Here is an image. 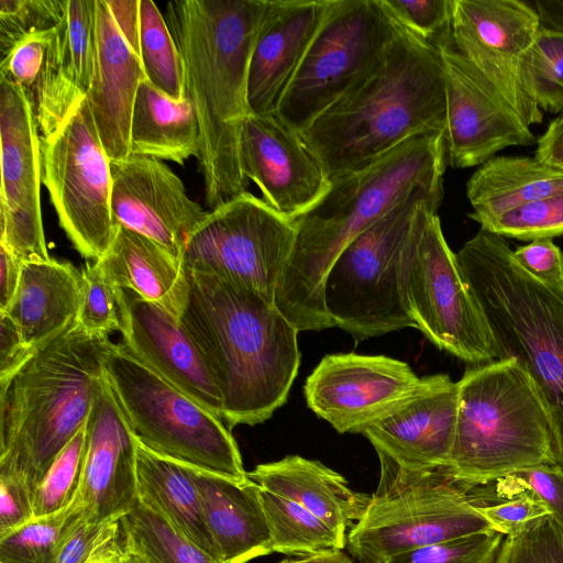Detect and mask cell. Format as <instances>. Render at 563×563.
Wrapping results in <instances>:
<instances>
[{
  "instance_id": "53",
  "label": "cell",
  "mask_w": 563,
  "mask_h": 563,
  "mask_svg": "<svg viewBox=\"0 0 563 563\" xmlns=\"http://www.w3.org/2000/svg\"><path fill=\"white\" fill-rule=\"evenodd\" d=\"M106 2L119 31L140 57V0H106Z\"/></svg>"
},
{
  "instance_id": "4",
  "label": "cell",
  "mask_w": 563,
  "mask_h": 563,
  "mask_svg": "<svg viewBox=\"0 0 563 563\" xmlns=\"http://www.w3.org/2000/svg\"><path fill=\"white\" fill-rule=\"evenodd\" d=\"M395 22L396 35L371 74L300 132L330 181L417 135L445 134V82L439 53Z\"/></svg>"
},
{
  "instance_id": "56",
  "label": "cell",
  "mask_w": 563,
  "mask_h": 563,
  "mask_svg": "<svg viewBox=\"0 0 563 563\" xmlns=\"http://www.w3.org/2000/svg\"><path fill=\"white\" fill-rule=\"evenodd\" d=\"M533 7L541 29L563 32V0H536Z\"/></svg>"
},
{
  "instance_id": "8",
  "label": "cell",
  "mask_w": 563,
  "mask_h": 563,
  "mask_svg": "<svg viewBox=\"0 0 563 563\" xmlns=\"http://www.w3.org/2000/svg\"><path fill=\"white\" fill-rule=\"evenodd\" d=\"M103 368L130 428L143 446L232 481L249 478L224 421L156 374L122 342L110 344Z\"/></svg>"
},
{
  "instance_id": "34",
  "label": "cell",
  "mask_w": 563,
  "mask_h": 563,
  "mask_svg": "<svg viewBox=\"0 0 563 563\" xmlns=\"http://www.w3.org/2000/svg\"><path fill=\"white\" fill-rule=\"evenodd\" d=\"M260 497L272 538L273 552L307 555L343 549L346 537L301 505L261 487Z\"/></svg>"
},
{
  "instance_id": "16",
  "label": "cell",
  "mask_w": 563,
  "mask_h": 563,
  "mask_svg": "<svg viewBox=\"0 0 563 563\" xmlns=\"http://www.w3.org/2000/svg\"><path fill=\"white\" fill-rule=\"evenodd\" d=\"M38 132L21 87L0 78V243L22 263L51 260L41 209Z\"/></svg>"
},
{
  "instance_id": "26",
  "label": "cell",
  "mask_w": 563,
  "mask_h": 563,
  "mask_svg": "<svg viewBox=\"0 0 563 563\" xmlns=\"http://www.w3.org/2000/svg\"><path fill=\"white\" fill-rule=\"evenodd\" d=\"M190 471L221 563H247L271 554L261 487L250 478L236 482L194 466Z\"/></svg>"
},
{
  "instance_id": "1",
  "label": "cell",
  "mask_w": 563,
  "mask_h": 563,
  "mask_svg": "<svg viewBox=\"0 0 563 563\" xmlns=\"http://www.w3.org/2000/svg\"><path fill=\"white\" fill-rule=\"evenodd\" d=\"M268 0H175L165 20L178 48L184 95L199 125L197 156L212 210L247 191L240 162L250 62Z\"/></svg>"
},
{
  "instance_id": "3",
  "label": "cell",
  "mask_w": 563,
  "mask_h": 563,
  "mask_svg": "<svg viewBox=\"0 0 563 563\" xmlns=\"http://www.w3.org/2000/svg\"><path fill=\"white\" fill-rule=\"evenodd\" d=\"M179 322L214 378L223 421L254 426L282 407L298 374V330L276 305L243 285L186 271Z\"/></svg>"
},
{
  "instance_id": "42",
  "label": "cell",
  "mask_w": 563,
  "mask_h": 563,
  "mask_svg": "<svg viewBox=\"0 0 563 563\" xmlns=\"http://www.w3.org/2000/svg\"><path fill=\"white\" fill-rule=\"evenodd\" d=\"M66 0H0V54L4 58L31 34L60 25Z\"/></svg>"
},
{
  "instance_id": "39",
  "label": "cell",
  "mask_w": 563,
  "mask_h": 563,
  "mask_svg": "<svg viewBox=\"0 0 563 563\" xmlns=\"http://www.w3.org/2000/svg\"><path fill=\"white\" fill-rule=\"evenodd\" d=\"M86 457V424L57 455L33 493L34 516L57 514L73 504L80 489Z\"/></svg>"
},
{
  "instance_id": "9",
  "label": "cell",
  "mask_w": 563,
  "mask_h": 563,
  "mask_svg": "<svg viewBox=\"0 0 563 563\" xmlns=\"http://www.w3.org/2000/svg\"><path fill=\"white\" fill-rule=\"evenodd\" d=\"M380 476L346 545L360 563H386L417 548L492 529L443 467L409 470L376 450Z\"/></svg>"
},
{
  "instance_id": "25",
  "label": "cell",
  "mask_w": 563,
  "mask_h": 563,
  "mask_svg": "<svg viewBox=\"0 0 563 563\" xmlns=\"http://www.w3.org/2000/svg\"><path fill=\"white\" fill-rule=\"evenodd\" d=\"M145 79L140 57L119 31L106 0H96L93 74L85 98L111 161L131 155L132 111Z\"/></svg>"
},
{
  "instance_id": "28",
  "label": "cell",
  "mask_w": 563,
  "mask_h": 563,
  "mask_svg": "<svg viewBox=\"0 0 563 563\" xmlns=\"http://www.w3.org/2000/svg\"><path fill=\"white\" fill-rule=\"evenodd\" d=\"M0 78L21 87L41 136L52 134L85 97L66 79L59 26L29 35L0 62Z\"/></svg>"
},
{
  "instance_id": "49",
  "label": "cell",
  "mask_w": 563,
  "mask_h": 563,
  "mask_svg": "<svg viewBox=\"0 0 563 563\" xmlns=\"http://www.w3.org/2000/svg\"><path fill=\"white\" fill-rule=\"evenodd\" d=\"M404 27L435 45L451 34L453 0H382Z\"/></svg>"
},
{
  "instance_id": "55",
  "label": "cell",
  "mask_w": 563,
  "mask_h": 563,
  "mask_svg": "<svg viewBox=\"0 0 563 563\" xmlns=\"http://www.w3.org/2000/svg\"><path fill=\"white\" fill-rule=\"evenodd\" d=\"M22 262L0 243V311H7L19 287Z\"/></svg>"
},
{
  "instance_id": "18",
  "label": "cell",
  "mask_w": 563,
  "mask_h": 563,
  "mask_svg": "<svg viewBox=\"0 0 563 563\" xmlns=\"http://www.w3.org/2000/svg\"><path fill=\"white\" fill-rule=\"evenodd\" d=\"M420 378L384 355H325L305 384L308 407L340 433H362L417 388Z\"/></svg>"
},
{
  "instance_id": "2",
  "label": "cell",
  "mask_w": 563,
  "mask_h": 563,
  "mask_svg": "<svg viewBox=\"0 0 563 563\" xmlns=\"http://www.w3.org/2000/svg\"><path fill=\"white\" fill-rule=\"evenodd\" d=\"M446 163L443 133L417 135L369 165L331 181L323 198L295 220L296 240L275 305L298 331L335 327L323 292L340 253L417 190L444 194Z\"/></svg>"
},
{
  "instance_id": "35",
  "label": "cell",
  "mask_w": 563,
  "mask_h": 563,
  "mask_svg": "<svg viewBox=\"0 0 563 563\" xmlns=\"http://www.w3.org/2000/svg\"><path fill=\"white\" fill-rule=\"evenodd\" d=\"M120 525L122 540L147 563H219L139 500Z\"/></svg>"
},
{
  "instance_id": "12",
  "label": "cell",
  "mask_w": 563,
  "mask_h": 563,
  "mask_svg": "<svg viewBox=\"0 0 563 563\" xmlns=\"http://www.w3.org/2000/svg\"><path fill=\"white\" fill-rule=\"evenodd\" d=\"M439 205H420L402 274L407 310L434 345L470 364L498 360L486 319L462 277L437 214Z\"/></svg>"
},
{
  "instance_id": "54",
  "label": "cell",
  "mask_w": 563,
  "mask_h": 563,
  "mask_svg": "<svg viewBox=\"0 0 563 563\" xmlns=\"http://www.w3.org/2000/svg\"><path fill=\"white\" fill-rule=\"evenodd\" d=\"M534 157L544 165L563 172V111L537 140Z\"/></svg>"
},
{
  "instance_id": "15",
  "label": "cell",
  "mask_w": 563,
  "mask_h": 563,
  "mask_svg": "<svg viewBox=\"0 0 563 563\" xmlns=\"http://www.w3.org/2000/svg\"><path fill=\"white\" fill-rule=\"evenodd\" d=\"M533 4L521 0H453L451 41L530 126L543 114L529 95L522 60L539 32Z\"/></svg>"
},
{
  "instance_id": "14",
  "label": "cell",
  "mask_w": 563,
  "mask_h": 563,
  "mask_svg": "<svg viewBox=\"0 0 563 563\" xmlns=\"http://www.w3.org/2000/svg\"><path fill=\"white\" fill-rule=\"evenodd\" d=\"M296 233L295 220L245 191L207 212L181 262L186 271L243 285L275 303Z\"/></svg>"
},
{
  "instance_id": "29",
  "label": "cell",
  "mask_w": 563,
  "mask_h": 563,
  "mask_svg": "<svg viewBox=\"0 0 563 563\" xmlns=\"http://www.w3.org/2000/svg\"><path fill=\"white\" fill-rule=\"evenodd\" d=\"M80 288V272L69 262L22 263L18 290L4 312L35 352L76 320Z\"/></svg>"
},
{
  "instance_id": "52",
  "label": "cell",
  "mask_w": 563,
  "mask_h": 563,
  "mask_svg": "<svg viewBox=\"0 0 563 563\" xmlns=\"http://www.w3.org/2000/svg\"><path fill=\"white\" fill-rule=\"evenodd\" d=\"M33 354L14 321L7 312L0 311V391L10 386Z\"/></svg>"
},
{
  "instance_id": "5",
  "label": "cell",
  "mask_w": 563,
  "mask_h": 563,
  "mask_svg": "<svg viewBox=\"0 0 563 563\" xmlns=\"http://www.w3.org/2000/svg\"><path fill=\"white\" fill-rule=\"evenodd\" d=\"M111 343L75 320L34 352L0 391V470L23 475L34 492L86 424Z\"/></svg>"
},
{
  "instance_id": "23",
  "label": "cell",
  "mask_w": 563,
  "mask_h": 563,
  "mask_svg": "<svg viewBox=\"0 0 563 563\" xmlns=\"http://www.w3.org/2000/svg\"><path fill=\"white\" fill-rule=\"evenodd\" d=\"M136 444L104 375L86 421V457L77 495L90 518H122L137 501Z\"/></svg>"
},
{
  "instance_id": "27",
  "label": "cell",
  "mask_w": 563,
  "mask_h": 563,
  "mask_svg": "<svg viewBox=\"0 0 563 563\" xmlns=\"http://www.w3.org/2000/svg\"><path fill=\"white\" fill-rule=\"evenodd\" d=\"M247 476L260 487L301 505L342 536L363 517L372 499L351 489L338 472L299 455L258 464Z\"/></svg>"
},
{
  "instance_id": "45",
  "label": "cell",
  "mask_w": 563,
  "mask_h": 563,
  "mask_svg": "<svg viewBox=\"0 0 563 563\" xmlns=\"http://www.w3.org/2000/svg\"><path fill=\"white\" fill-rule=\"evenodd\" d=\"M121 518H90L76 497L70 517L53 563H89L120 537Z\"/></svg>"
},
{
  "instance_id": "51",
  "label": "cell",
  "mask_w": 563,
  "mask_h": 563,
  "mask_svg": "<svg viewBox=\"0 0 563 563\" xmlns=\"http://www.w3.org/2000/svg\"><path fill=\"white\" fill-rule=\"evenodd\" d=\"M518 264L538 280L563 289V252L552 239L531 241L514 251Z\"/></svg>"
},
{
  "instance_id": "20",
  "label": "cell",
  "mask_w": 563,
  "mask_h": 563,
  "mask_svg": "<svg viewBox=\"0 0 563 563\" xmlns=\"http://www.w3.org/2000/svg\"><path fill=\"white\" fill-rule=\"evenodd\" d=\"M115 225L142 234L181 261L185 245L207 212L161 159L131 154L110 162Z\"/></svg>"
},
{
  "instance_id": "57",
  "label": "cell",
  "mask_w": 563,
  "mask_h": 563,
  "mask_svg": "<svg viewBox=\"0 0 563 563\" xmlns=\"http://www.w3.org/2000/svg\"><path fill=\"white\" fill-rule=\"evenodd\" d=\"M278 563H353V561L341 549H333L294 559H285Z\"/></svg>"
},
{
  "instance_id": "7",
  "label": "cell",
  "mask_w": 563,
  "mask_h": 563,
  "mask_svg": "<svg viewBox=\"0 0 563 563\" xmlns=\"http://www.w3.org/2000/svg\"><path fill=\"white\" fill-rule=\"evenodd\" d=\"M455 255L494 338L498 360L518 362L550 410L563 468V289L531 276L504 238L483 228Z\"/></svg>"
},
{
  "instance_id": "41",
  "label": "cell",
  "mask_w": 563,
  "mask_h": 563,
  "mask_svg": "<svg viewBox=\"0 0 563 563\" xmlns=\"http://www.w3.org/2000/svg\"><path fill=\"white\" fill-rule=\"evenodd\" d=\"M479 224L503 238L522 241L563 235V192L527 202Z\"/></svg>"
},
{
  "instance_id": "59",
  "label": "cell",
  "mask_w": 563,
  "mask_h": 563,
  "mask_svg": "<svg viewBox=\"0 0 563 563\" xmlns=\"http://www.w3.org/2000/svg\"><path fill=\"white\" fill-rule=\"evenodd\" d=\"M119 563H147L144 558L123 540L120 542Z\"/></svg>"
},
{
  "instance_id": "31",
  "label": "cell",
  "mask_w": 563,
  "mask_h": 563,
  "mask_svg": "<svg viewBox=\"0 0 563 563\" xmlns=\"http://www.w3.org/2000/svg\"><path fill=\"white\" fill-rule=\"evenodd\" d=\"M137 500L166 519L179 533L221 563L209 533L190 465L136 444Z\"/></svg>"
},
{
  "instance_id": "30",
  "label": "cell",
  "mask_w": 563,
  "mask_h": 563,
  "mask_svg": "<svg viewBox=\"0 0 563 563\" xmlns=\"http://www.w3.org/2000/svg\"><path fill=\"white\" fill-rule=\"evenodd\" d=\"M113 241L96 261L117 288H128L180 318L189 291L183 262L153 240L115 225Z\"/></svg>"
},
{
  "instance_id": "44",
  "label": "cell",
  "mask_w": 563,
  "mask_h": 563,
  "mask_svg": "<svg viewBox=\"0 0 563 563\" xmlns=\"http://www.w3.org/2000/svg\"><path fill=\"white\" fill-rule=\"evenodd\" d=\"M481 486L499 498L517 494L536 498L549 508L553 519L563 528V468L560 465L523 468Z\"/></svg>"
},
{
  "instance_id": "21",
  "label": "cell",
  "mask_w": 563,
  "mask_h": 563,
  "mask_svg": "<svg viewBox=\"0 0 563 563\" xmlns=\"http://www.w3.org/2000/svg\"><path fill=\"white\" fill-rule=\"evenodd\" d=\"M115 299L122 343L156 374L222 419L221 391L179 319L128 288L117 287Z\"/></svg>"
},
{
  "instance_id": "47",
  "label": "cell",
  "mask_w": 563,
  "mask_h": 563,
  "mask_svg": "<svg viewBox=\"0 0 563 563\" xmlns=\"http://www.w3.org/2000/svg\"><path fill=\"white\" fill-rule=\"evenodd\" d=\"M81 288L76 320L90 334L109 335L120 330L115 287L96 262L87 261L80 271Z\"/></svg>"
},
{
  "instance_id": "22",
  "label": "cell",
  "mask_w": 563,
  "mask_h": 563,
  "mask_svg": "<svg viewBox=\"0 0 563 563\" xmlns=\"http://www.w3.org/2000/svg\"><path fill=\"white\" fill-rule=\"evenodd\" d=\"M457 411V382L445 374L423 376L408 398L362 434L406 468L435 470L448 464Z\"/></svg>"
},
{
  "instance_id": "36",
  "label": "cell",
  "mask_w": 563,
  "mask_h": 563,
  "mask_svg": "<svg viewBox=\"0 0 563 563\" xmlns=\"http://www.w3.org/2000/svg\"><path fill=\"white\" fill-rule=\"evenodd\" d=\"M140 60L146 79L174 99L184 96L181 59L166 23L152 0H140Z\"/></svg>"
},
{
  "instance_id": "24",
  "label": "cell",
  "mask_w": 563,
  "mask_h": 563,
  "mask_svg": "<svg viewBox=\"0 0 563 563\" xmlns=\"http://www.w3.org/2000/svg\"><path fill=\"white\" fill-rule=\"evenodd\" d=\"M333 0H268L247 82L251 113H275Z\"/></svg>"
},
{
  "instance_id": "40",
  "label": "cell",
  "mask_w": 563,
  "mask_h": 563,
  "mask_svg": "<svg viewBox=\"0 0 563 563\" xmlns=\"http://www.w3.org/2000/svg\"><path fill=\"white\" fill-rule=\"evenodd\" d=\"M76 498L62 511L37 517L0 537V563H53Z\"/></svg>"
},
{
  "instance_id": "58",
  "label": "cell",
  "mask_w": 563,
  "mask_h": 563,
  "mask_svg": "<svg viewBox=\"0 0 563 563\" xmlns=\"http://www.w3.org/2000/svg\"><path fill=\"white\" fill-rule=\"evenodd\" d=\"M120 541L119 538L103 549L89 563H119Z\"/></svg>"
},
{
  "instance_id": "50",
  "label": "cell",
  "mask_w": 563,
  "mask_h": 563,
  "mask_svg": "<svg viewBox=\"0 0 563 563\" xmlns=\"http://www.w3.org/2000/svg\"><path fill=\"white\" fill-rule=\"evenodd\" d=\"M33 493L23 475L0 470V537L35 518Z\"/></svg>"
},
{
  "instance_id": "32",
  "label": "cell",
  "mask_w": 563,
  "mask_h": 563,
  "mask_svg": "<svg viewBox=\"0 0 563 563\" xmlns=\"http://www.w3.org/2000/svg\"><path fill=\"white\" fill-rule=\"evenodd\" d=\"M131 154L183 165L198 156L200 133L189 99H174L147 79L137 89L130 126Z\"/></svg>"
},
{
  "instance_id": "17",
  "label": "cell",
  "mask_w": 563,
  "mask_h": 563,
  "mask_svg": "<svg viewBox=\"0 0 563 563\" xmlns=\"http://www.w3.org/2000/svg\"><path fill=\"white\" fill-rule=\"evenodd\" d=\"M444 74L446 162L479 166L508 146L536 142L530 126L497 88L453 45L451 34L434 45Z\"/></svg>"
},
{
  "instance_id": "43",
  "label": "cell",
  "mask_w": 563,
  "mask_h": 563,
  "mask_svg": "<svg viewBox=\"0 0 563 563\" xmlns=\"http://www.w3.org/2000/svg\"><path fill=\"white\" fill-rule=\"evenodd\" d=\"M503 537L483 530L397 554L386 563H495Z\"/></svg>"
},
{
  "instance_id": "11",
  "label": "cell",
  "mask_w": 563,
  "mask_h": 563,
  "mask_svg": "<svg viewBox=\"0 0 563 563\" xmlns=\"http://www.w3.org/2000/svg\"><path fill=\"white\" fill-rule=\"evenodd\" d=\"M396 30L382 0H333L275 113L302 132L371 74Z\"/></svg>"
},
{
  "instance_id": "46",
  "label": "cell",
  "mask_w": 563,
  "mask_h": 563,
  "mask_svg": "<svg viewBox=\"0 0 563 563\" xmlns=\"http://www.w3.org/2000/svg\"><path fill=\"white\" fill-rule=\"evenodd\" d=\"M495 563H563V528L548 516L506 536Z\"/></svg>"
},
{
  "instance_id": "10",
  "label": "cell",
  "mask_w": 563,
  "mask_h": 563,
  "mask_svg": "<svg viewBox=\"0 0 563 563\" xmlns=\"http://www.w3.org/2000/svg\"><path fill=\"white\" fill-rule=\"evenodd\" d=\"M442 198L417 190L361 232L333 263L324 306L335 327L355 341L416 328L404 299V265L420 205L440 206Z\"/></svg>"
},
{
  "instance_id": "48",
  "label": "cell",
  "mask_w": 563,
  "mask_h": 563,
  "mask_svg": "<svg viewBox=\"0 0 563 563\" xmlns=\"http://www.w3.org/2000/svg\"><path fill=\"white\" fill-rule=\"evenodd\" d=\"M468 500L489 522L493 530L511 536L534 520L552 516L549 508L527 494L499 498L486 493L482 486L466 490Z\"/></svg>"
},
{
  "instance_id": "19",
  "label": "cell",
  "mask_w": 563,
  "mask_h": 563,
  "mask_svg": "<svg viewBox=\"0 0 563 563\" xmlns=\"http://www.w3.org/2000/svg\"><path fill=\"white\" fill-rule=\"evenodd\" d=\"M244 178L260 189L275 211L296 220L329 191L331 181L301 133L276 113H250L240 139Z\"/></svg>"
},
{
  "instance_id": "33",
  "label": "cell",
  "mask_w": 563,
  "mask_h": 563,
  "mask_svg": "<svg viewBox=\"0 0 563 563\" xmlns=\"http://www.w3.org/2000/svg\"><path fill=\"white\" fill-rule=\"evenodd\" d=\"M563 192V172L536 157L494 156L472 174L466 197L471 219L481 222L527 202Z\"/></svg>"
},
{
  "instance_id": "37",
  "label": "cell",
  "mask_w": 563,
  "mask_h": 563,
  "mask_svg": "<svg viewBox=\"0 0 563 563\" xmlns=\"http://www.w3.org/2000/svg\"><path fill=\"white\" fill-rule=\"evenodd\" d=\"M59 30L64 75L86 97L95 64L96 0H66Z\"/></svg>"
},
{
  "instance_id": "38",
  "label": "cell",
  "mask_w": 563,
  "mask_h": 563,
  "mask_svg": "<svg viewBox=\"0 0 563 563\" xmlns=\"http://www.w3.org/2000/svg\"><path fill=\"white\" fill-rule=\"evenodd\" d=\"M521 70L526 88L541 110L563 111V32L539 26Z\"/></svg>"
},
{
  "instance_id": "13",
  "label": "cell",
  "mask_w": 563,
  "mask_h": 563,
  "mask_svg": "<svg viewBox=\"0 0 563 563\" xmlns=\"http://www.w3.org/2000/svg\"><path fill=\"white\" fill-rule=\"evenodd\" d=\"M42 184L60 228L88 260L110 247L115 224L111 211L110 162L86 98L49 135L40 137Z\"/></svg>"
},
{
  "instance_id": "6",
  "label": "cell",
  "mask_w": 563,
  "mask_h": 563,
  "mask_svg": "<svg viewBox=\"0 0 563 563\" xmlns=\"http://www.w3.org/2000/svg\"><path fill=\"white\" fill-rule=\"evenodd\" d=\"M445 472L466 490L538 465H560L553 418L532 378L512 358L468 367Z\"/></svg>"
}]
</instances>
